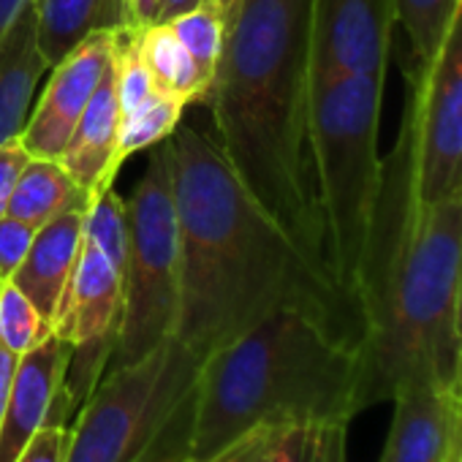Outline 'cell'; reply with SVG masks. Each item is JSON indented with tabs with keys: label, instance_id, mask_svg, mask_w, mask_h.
Instances as JSON below:
<instances>
[{
	"label": "cell",
	"instance_id": "obj_7",
	"mask_svg": "<svg viewBox=\"0 0 462 462\" xmlns=\"http://www.w3.org/2000/svg\"><path fill=\"white\" fill-rule=\"evenodd\" d=\"M125 300L109 367L134 365L174 337L180 310V228L171 190L169 144H155L144 174L125 201Z\"/></svg>",
	"mask_w": 462,
	"mask_h": 462
},
{
	"label": "cell",
	"instance_id": "obj_23",
	"mask_svg": "<svg viewBox=\"0 0 462 462\" xmlns=\"http://www.w3.org/2000/svg\"><path fill=\"white\" fill-rule=\"evenodd\" d=\"M188 106L166 93H155L139 109L120 120V158L125 161L134 152L166 142L182 120Z\"/></svg>",
	"mask_w": 462,
	"mask_h": 462
},
{
	"label": "cell",
	"instance_id": "obj_32",
	"mask_svg": "<svg viewBox=\"0 0 462 462\" xmlns=\"http://www.w3.org/2000/svg\"><path fill=\"white\" fill-rule=\"evenodd\" d=\"M33 4V0H0V44H4L6 33L17 23V17Z\"/></svg>",
	"mask_w": 462,
	"mask_h": 462
},
{
	"label": "cell",
	"instance_id": "obj_14",
	"mask_svg": "<svg viewBox=\"0 0 462 462\" xmlns=\"http://www.w3.org/2000/svg\"><path fill=\"white\" fill-rule=\"evenodd\" d=\"M120 93L115 55L82 112L63 155L58 158L69 174L88 190L90 201L115 188V177L123 166L120 158Z\"/></svg>",
	"mask_w": 462,
	"mask_h": 462
},
{
	"label": "cell",
	"instance_id": "obj_28",
	"mask_svg": "<svg viewBox=\"0 0 462 462\" xmlns=\"http://www.w3.org/2000/svg\"><path fill=\"white\" fill-rule=\"evenodd\" d=\"M209 462H270V430H254L243 435Z\"/></svg>",
	"mask_w": 462,
	"mask_h": 462
},
{
	"label": "cell",
	"instance_id": "obj_16",
	"mask_svg": "<svg viewBox=\"0 0 462 462\" xmlns=\"http://www.w3.org/2000/svg\"><path fill=\"white\" fill-rule=\"evenodd\" d=\"M50 71L36 36V6L31 4L0 44V144L17 139L31 117V101Z\"/></svg>",
	"mask_w": 462,
	"mask_h": 462
},
{
	"label": "cell",
	"instance_id": "obj_2",
	"mask_svg": "<svg viewBox=\"0 0 462 462\" xmlns=\"http://www.w3.org/2000/svg\"><path fill=\"white\" fill-rule=\"evenodd\" d=\"M310 69L313 0H243L226 14V44L204 106L245 190L329 270L308 155Z\"/></svg>",
	"mask_w": 462,
	"mask_h": 462
},
{
	"label": "cell",
	"instance_id": "obj_22",
	"mask_svg": "<svg viewBox=\"0 0 462 462\" xmlns=\"http://www.w3.org/2000/svg\"><path fill=\"white\" fill-rule=\"evenodd\" d=\"M348 424H291L270 430V462H346Z\"/></svg>",
	"mask_w": 462,
	"mask_h": 462
},
{
	"label": "cell",
	"instance_id": "obj_1",
	"mask_svg": "<svg viewBox=\"0 0 462 462\" xmlns=\"http://www.w3.org/2000/svg\"><path fill=\"white\" fill-rule=\"evenodd\" d=\"M166 144L180 228L174 340L204 359L278 310H302L362 351L359 305L245 190L217 136L177 125Z\"/></svg>",
	"mask_w": 462,
	"mask_h": 462
},
{
	"label": "cell",
	"instance_id": "obj_33",
	"mask_svg": "<svg viewBox=\"0 0 462 462\" xmlns=\"http://www.w3.org/2000/svg\"><path fill=\"white\" fill-rule=\"evenodd\" d=\"M201 0H161V12H158V23H169L190 9H196Z\"/></svg>",
	"mask_w": 462,
	"mask_h": 462
},
{
	"label": "cell",
	"instance_id": "obj_29",
	"mask_svg": "<svg viewBox=\"0 0 462 462\" xmlns=\"http://www.w3.org/2000/svg\"><path fill=\"white\" fill-rule=\"evenodd\" d=\"M17 362H20V356L12 354L4 343H0V419H4V411H6V400H9V392L14 383Z\"/></svg>",
	"mask_w": 462,
	"mask_h": 462
},
{
	"label": "cell",
	"instance_id": "obj_6",
	"mask_svg": "<svg viewBox=\"0 0 462 462\" xmlns=\"http://www.w3.org/2000/svg\"><path fill=\"white\" fill-rule=\"evenodd\" d=\"M199 367L201 356L171 337L104 370L69 424L66 462H193Z\"/></svg>",
	"mask_w": 462,
	"mask_h": 462
},
{
	"label": "cell",
	"instance_id": "obj_18",
	"mask_svg": "<svg viewBox=\"0 0 462 462\" xmlns=\"http://www.w3.org/2000/svg\"><path fill=\"white\" fill-rule=\"evenodd\" d=\"M79 204H93V201L88 190L69 174V169L60 161L31 155V161L17 177L6 215L33 228H42L60 212Z\"/></svg>",
	"mask_w": 462,
	"mask_h": 462
},
{
	"label": "cell",
	"instance_id": "obj_5",
	"mask_svg": "<svg viewBox=\"0 0 462 462\" xmlns=\"http://www.w3.org/2000/svg\"><path fill=\"white\" fill-rule=\"evenodd\" d=\"M383 82L386 77L310 71L308 155L324 254L337 286L356 305L383 171L378 155Z\"/></svg>",
	"mask_w": 462,
	"mask_h": 462
},
{
	"label": "cell",
	"instance_id": "obj_31",
	"mask_svg": "<svg viewBox=\"0 0 462 462\" xmlns=\"http://www.w3.org/2000/svg\"><path fill=\"white\" fill-rule=\"evenodd\" d=\"M161 0H131V28H147L158 23Z\"/></svg>",
	"mask_w": 462,
	"mask_h": 462
},
{
	"label": "cell",
	"instance_id": "obj_3",
	"mask_svg": "<svg viewBox=\"0 0 462 462\" xmlns=\"http://www.w3.org/2000/svg\"><path fill=\"white\" fill-rule=\"evenodd\" d=\"M462 281V190L416 201L383 158L381 193L359 275L362 411L413 383H454V310Z\"/></svg>",
	"mask_w": 462,
	"mask_h": 462
},
{
	"label": "cell",
	"instance_id": "obj_21",
	"mask_svg": "<svg viewBox=\"0 0 462 462\" xmlns=\"http://www.w3.org/2000/svg\"><path fill=\"white\" fill-rule=\"evenodd\" d=\"M174 36L180 39V44L188 50L204 88L209 96L220 55H223V44H226V12L220 0H201V4L174 20H169ZM207 101V98H204Z\"/></svg>",
	"mask_w": 462,
	"mask_h": 462
},
{
	"label": "cell",
	"instance_id": "obj_25",
	"mask_svg": "<svg viewBox=\"0 0 462 462\" xmlns=\"http://www.w3.org/2000/svg\"><path fill=\"white\" fill-rule=\"evenodd\" d=\"M33 226L6 215L0 217V278H12L17 273V267L23 264V259L28 256L33 237H36Z\"/></svg>",
	"mask_w": 462,
	"mask_h": 462
},
{
	"label": "cell",
	"instance_id": "obj_17",
	"mask_svg": "<svg viewBox=\"0 0 462 462\" xmlns=\"http://www.w3.org/2000/svg\"><path fill=\"white\" fill-rule=\"evenodd\" d=\"M39 47L52 66L96 33L131 28L128 0H33Z\"/></svg>",
	"mask_w": 462,
	"mask_h": 462
},
{
	"label": "cell",
	"instance_id": "obj_26",
	"mask_svg": "<svg viewBox=\"0 0 462 462\" xmlns=\"http://www.w3.org/2000/svg\"><path fill=\"white\" fill-rule=\"evenodd\" d=\"M69 451V424H47L25 446L17 462H66Z\"/></svg>",
	"mask_w": 462,
	"mask_h": 462
},
{
	"label": "cell",
	"instance_id": "obj_8",
	"mask_svg": "<svg viewBox=\"0 0 462 462\" xmlns=\"http://www.w3.org/2000/svg\"><path fill=\"white\" fill-rule=\"evenodd\" d=\"M125 199L109 188L88 209L79 262L52 324V332L74 351L66 373L74 405L85 402L112 356L125 300Z\"/></svg>",
	"mask_w": 462,
	"mask_h": 462
},
{
	"label": "cell",
	"instance_id": "obj_35",
	"mask_svg": "<svg viewBox=\"0 0 462 462\" xmlns=\"http://www.w3.org/2000/svg\"><path fill=\"white\" fill-rule=\"evenodd\" d=\"M220 4H223V12L228 14L231 9H235V6H240L243 4V0H220Z\"/></svg>",
	"mask_w": 462,
	"mask_h": 462
},
{
	"label": "cell",
	"instance_id": "obj_36",
	"mask_svg": "<svg viewBox=\"0 0 462 462\" xmlns=\"http://www.w3.org/2000/svg\"><path fill=\"white\" fill-rule=\"evenodd\" d=\"M128 9H131V0H128Z\"/></svg>",
	"mask_w": 462,
	"mask_h": 462
},
{
	"label": "cell",
	"instance_id": "obj_15",
	"mask_svg": "<svg viewBox=\"0 0 462 462\" xmlns=\"http://www.w3.org/2000/svg\"><path fill=\"white\" fill-rule=\"evenodd\" d=\"M88 209L90 204H79V207L60 212L50 223H44L36 231L28 256L12 275L20 291L36 305V310L50 324H55V316L71 283L74 267L79 262Z\"/></svg>",
	"mask_w": 462,
	"mask_h": 462
},
{
	"label": "cell",
	"instance_id": "obj_9",
	"mask_svg": "<svg viewBox=\"0 0 462 462\" xmlns=\"http://www.w3.org/2000/svg\"><path fill=\"white\" fill-rule=\"evenodd\" d=\"M416 201H440L462 190V0L419 79L389 152Z\"/></svg>",
	"mask_w": 462,
	"mask_h": 462
},
{
	"label": "cell",
	"instance_id": "obj_19",
	"mask_svg": "<svg viewBox=\"0 0 462 462\" xmlns=\"http://www.w3.org/2000/svg\"><path fill=\"white\" fill-rule=\"evenodd\" d=\"M136 42H139L142 63L161 93L182 101L185 106L204 104L207 88H204L188 50L180 44V39L174 36L169 23L136 28Z\"/></svg>",
	"mask_w": 462,
	"mask_h": 462
},
{
	"label": "cell",
	"instance_id": "obj_4",
	"mask_svg": "<svg viewBox=\"0 0 462 462\" xmlns=\"http://www.w3.org/2000/svg\"><path fill=\"white\" fill-rule=\"evenodd\" d=\"M362 351L302 310H278L201 359L193 462L254 430L348 424L359 411Z\"/></svg>",
	"mask_w": 462,
	"mask_h": 462
},
{
	"label": "cell",
	"instance_id": "obj_12",
	"mask_svg": "<svg viewBox=\"0 0 462 462\" xmlns=\"http://www.w3.org/2000/svg\"><path fill=\"white\" fill-rule=\"evenodd\" d=\"M115 55V33H96L82 42L66 60L50 69L47 90L39 106L31 112L25 131L20 134L25 150L33 158L58 161L88 109L109 60Z\"/></svg>",
	"mask_w": 462,
	"mask_h": 462
},
{
	"label": "cell",
	"instance_id": "obj_20",
	"mask_svg": "<svg viewBox=\"0 0 462 462\" xmlns=\"http://www.w3.org/2000/svg\"><path fill=\"white\" fill-rule=\"evenodd\" d=\"M457 9L459 0H394L397 25L408 39V63H405L408 85L419 79L421 71L435 58Z\"/></svg>",
	"mask_w": 462,
	"mask_h": 462
},
{
	"label": "cell",
	"instance_id": "obj_24",
	"mask_svg": "<svg viewBox=\"0 0 462 462\" xmlns=\"http://www.w3.org/2000/svg\"><path fill=\"white\" fill-rule=\"evenodd\" d=\"M52 335V324L20 291L12 278H0V343L23 356Z\"/></svg>",
	"mask_w": 462,
	"mask_h": 462
},
{
	"label": "cell",
	"instance_id": "obj_27",
	"mask_svg": "<svg viewBox=\"0 0 462 462\" xmlns=\"http://www.w3.org/2000/svg\"><path fill=\"white\" fill-rule=\"evenodd\" d=\"M28 161H31V152L25 150L20 136L6 144H0V217H6V212H9V201H12L17 177Z\"/></svg>",
	"mask_w": 462,
	"mask_h": 462
},
{
	"label": "cell",
	"instance_id": "obj_30",
	"mask_svg": "<svg viewBox=\"0 0 462 462\" xmlns=\"http://www.w3.org/2000/svg\"><path fill=\"white\" fill-rule=\"evenodd\" d=\"M454 340H457V367H454V383H451V392L462 400V281H459L457 310H454Z\"/></svg>",
	"mask_w": 462,
	"mask_h": 462
},
{
	"label": "cell",
	"instance_id": "obj_11",
	"mask_svg": "<svg viewBox=\"0 0 462 462\" xmlns=\"http://www.w3.org/2000/svg\"><path fill=\"white\" fill-rule=\"evenodd\" d=\"M71 354V346L52 332L20 356L6 411L0 419V462H17L42 427L69 421V411L74 408L66 386Z\"/></svg>",
	"mask_w": 462,
	"mask_h": 462
},
{
	"label": "cell",
	"instance_id": "obj_10",
	"mask_svg": "<svg viewBox=\"0 0 462 462\" xmlns=\"http://www.w3.org/2000/svg\"><path fill=\"white\" fill-rule=\"evenodd\" d=\"M394 0H313V69L386 77Z\"/></svg>",
	"mask_w": 462,
	"mask_h": 462
},
{
	"label": "cell",
	"instance_id": "obj_34",
	"mask_svg": "<svg viewBox=\"0 0 462 462\" xmlns=\"http://www.w3.org/2000/svg\"><path fill=\"white\" fill-rule=\"evenodd\" d=\"M454 462H462V419H459V435H457V448H454Z\"/></svg>",
	"mask_w": 462,
	"mask_h": 462
},
{
	"label": "cell",
	"instance_id": "obj_13",
	"mask_svg": "<svg viewBox=\"0 0 462 462\" xmlns=\"http://www.w3.org/2000/svg\"><path fill=\"white\" fill-rule=\"evenodd\" d=\"M392 402L394 416L378 462H454L462 400L448 386L413 383Z\"/></svg>",
	"mask_w": 462,
	"mask_h": 462
}]
</instances>
